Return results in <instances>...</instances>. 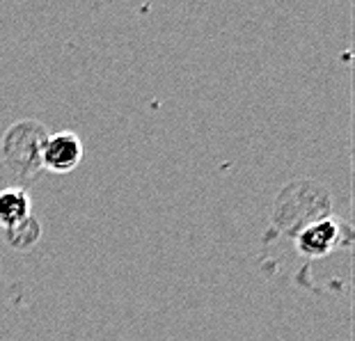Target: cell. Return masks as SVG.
<instances>
[{
	"mask_svg": "<svg viewBox=\"0 0 355 341\" xmlns=\"http://www.w3.org/2000/svg\"><path fill=\"white\" fill-rule=\"evenodd\" d=\"M83 161V142L73 131H58L42 140L40 165L53 174L76 170Z\"/></svg>",
	"mask_w": 355,
	"mask_h": 341,
	"instance_id": "cell-1",
	"label": "cell"
},
{
	"mask_svg": "<svg viewBox=\"0 0 355 341\" xmlns=\"http://www.w3.org/2000/svg\"><path fill=\"white\" fill-rule=\"evenodd\" d=\"M337 245H339V225L332 218H323V220H316L312 225H307L296 238L298 252L309 256V259L326 256Z\"/></svg>",
	"mask_w": 355,
	"mask_h": 341,
	"instance_id": "cell-2",
	"label": "cell"
},
{
	"mask_svg": "<svg viewBox=\"0 0 355 341\" xmlns=\"http://www.w3.org/2000/svg\"><path fill=\"white\" fill-rule=\"evenodd\" d=\"M28 216H33L30 195L24 188H3L0 191V227H3V231L19 225Z\"/></svg>",
	"mask_w": 355,
	"mask_h": 341,
	"instance_id": "cell-3",
	"label": "cell"
},
{
	"mask_svg": "<svg viewBox=\"0 0 355 341\" xmlns=\"http://www.w3.org/2000/svg\"><path fill=\"white\" fill-rule=\"evenodd\" d=\"M40 236H42V225L37 222L35 216H28L19 225L5 229V241L14 250H30L40 241Z\"/></svg>",
	"mask_w": 355,
	"mask_h": 341,
	"instance_id": "cell-4",
	"label": "cell"
}]
</instances>
